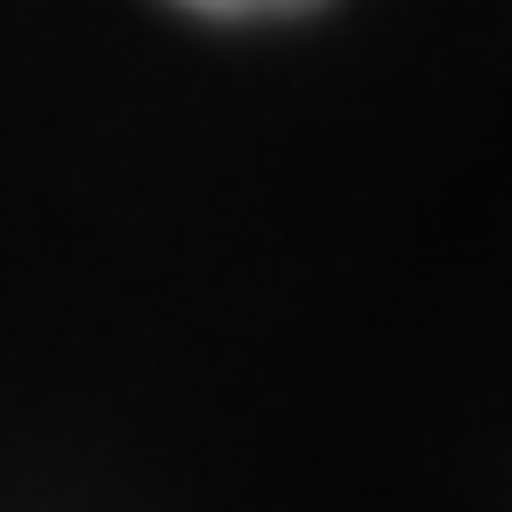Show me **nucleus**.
I'll return each mask as SVG.
<instances>
[{
    "label": "nucleus",
    "instance_id": "obj_1",
    "mask_svg": "<svg viewBox=\"0 0 512 512\" xmlns=\"http://www.w3.org/2000/svg\"><path fill=\"white\" fill-rule=\"evenodd\" d=\"M178 8H200V15H292V8H313V0H178Z\"/></svg>",
    "mask_w": 512,
    "mask_h": 512
}]
</instances>
